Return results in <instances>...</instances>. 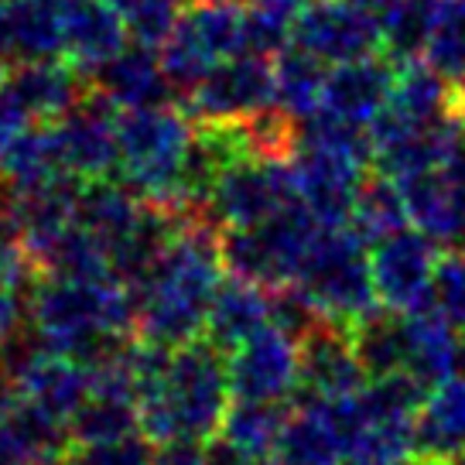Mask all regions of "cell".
Listing matches in <instances>:
<instances>
[{
  "label": "cell",
  "instance_id": "obj_1",
  "mask_svg": "<svg viewBox=\"0 0 465 465\" xmlns=\"http://www.w3.org/2000/svg\"><path fill=\"white\" fill-rule=\"evenodd\" d=\"M219 226L205 205L182 213L178 230L161 250L144 284L134 291L137 302V335L164 349H182L203 339L205 319L226 277Z\"/></svg>",
  "mask_w": 465,
  "mask_h": 465
},
{
  "label": "cell",
  "instance_id": "obj_2",
  "mask_svg": "<svg viewBox=\"0 0 465 465\" xmlns=\"http://www.w3.org/2000/svg\"><path fill=\"white\" fill-rule=\"evenodd\" d=\"M232 404L230 360L209 339L174 349L164 373L137 393L141 435L154 445L172 438L213 441Z\"/></svg>",
  "mask_w": 465,
  "mask_h": 465
},
{
  "label": "cell",
  "instance_id": "obj_3",
  "mask_svg": "<svg viewBox=\"0 0 465 465\" xmlns=\"http://www.w3.org/2000/svg\"><path fill=\"white\" fill-rule=\"evenodd\" d=\"M195 141V120L178 103L137 106L116 116L120 178L144 203L189 209L182 195V168Z\"/></svg>",
  "mask_w": 465,
  "mask_h": 465
},
{
  "label": "cell",
  "instance_id": "obj_4",
  "mask_svg": "<svg viewBox=\"0 0 465 465\" xmlns=\"http://www.w3.org/2000/svg\"><path fill=\"white\" fill-rule=\"evenodd\" d=\"M298 284L315 298L329 319L360 325L380 312V294L370 271V243L352 226H325L308 253Z\"/></svg>",
  "mask_w": 465,
  "mask_h": 465
},
{
  "label": "cell",
  "instance_id": "obj_5",
  "mask_svg": "<svg viewBox=\"0 0 465 465\" xmlns=\"http://www.w3.org/2000/svg\"><path fill=\"white\" fill-rule=\"evenodd\" d=\"M271 103H277L274 58L236 55L213 65L203 83L178 100V106L195 124H240Z\"/></svg>",
  "mask_w": 465,
  "mask_h": 465
},
{
  "label": "cell",
  "instance_id": "obj_6",
  "mask_svg": "<svg viewBox=\"0 0 465 465\" xmlns=\"http://www.w3.org/2000/svg\"><path fill=\"white\" fill-rule=\"evenodd\" d=\"M298 199L288 161L240 158L216 178L205 209L219 226H261Z\"/></svg>",
  "mask_w": 465,
  "mask_h": 465
},
{
  "label": "cell",
  "instance_id": "obj_7",
  "mask_svg": "<svg viewBox=\"0 0 465 465\" xmlns=\"http://www.w3.org/2000/svg\"><path fill=\"white\" fill-rule=\"evenodd\" d=\"M291 42L322 58L325 65L387 52L380 15L366 11L352 0H312L305 11L294 17Z\"/></svg>",
  "mask_w": 465,
  "mask_h": 465
},
{
  "label": "cell",
  "instance_id": "obj_8",
  "mask_svg": "<svg viewBox=\"0 0 465 465\" xmlns=\"http://www.w3.org/2000/svg\"><path fill=\"white\" fill-rule=\"evenodd\" d=\"M441 243H435L418 226L393 232L370 247V271L377 284L380 305L391 312H411L431 302V281H435Z\"/></svg>",
  "mask_w": 465,
  "mask_h": 465
},
{
  "label": "cell",
  "instance_id": "obj_9",
  "mask_svg": "<svg viewBox=\"0 0 465 465\" xmlns=\"http://www.w3.org/2000/svg\"><path fill=\"white\" fill-rule=\"evenodd\" d=\"M230 387L236 401H291L302 391V352L274 322L230 352Z\"/></svg>",
  "mask_w": 465,
  "mask_h": 465
},
{
  "label": "cell",
  "instance_id": "obj_10",
  "mask_svg": "<svg viewBox=\"0 0 465 465\" xmlns=\"http://www.w3.org/2000/svg\"><path fill=\"white\" fill-rule=\"evenodd\" d=\"M288 164L298 199L315 213L322 226H346L370 164L315 144H298Z\"/></svg>",
  "mask_w": 465,
  "mask_h": 465
},
{
  "label": "cell",
  "instance_id": "obj_11",
  "mask_svg": "<svg viewBox=\"0 0 465 465\" xmlns=\"http://www.w3.org/2000/svg\"><path fill=\"white\" fill-rule=\"evenodd\" d=\"M298 352H302V397L342 401L370 383V373L356 352L352 329L342 322L325 319L298 342Z\"/></svg>",
  "mask_w": 465,
  "mask_h": 465
},
{
  "label": "cell",
  "instance_id": "obj_12",
  "mask_svg": "<svg viewBox=\"0 0 465 465\" xmlns=\"http://www.w3.org/2000/svg\"><path fill=\"white\" fill-rule=\"evenodd\" d=\"M397 65L401 62L387 52L332 65L325 75L322 110L346 124H356V127H370V120L391 103Z\"/></svg>",
  "mask_w": 465,
  "mask_h": 465
},
{
  "label": "cell",
  "instance_id": "obj_13",
  "mask_svg": "<svg viewBox=\"0 0 465 465\" xmlns=\"http://www.w3.org/2000/svg\"><path fill=\"white\" fill-rule=\"evenodd\" d=\"M349 455L346 428L335 401L302 397L291 411L284 435L277 441L271 462L274 465H342Z\"/></svg>",
  "mask_w": 465,
  "mask_h": 465
},
{
  "label": "cell",
  "instance_id": "obj_14",
  "mask_svg": "<svg viewBox=\"0 0 465 465\" xmlns=\"http://www.w3.org/2000/svg\"><path fill=\"white\" fill-rule=\"evenodd\" d=\"M96 93L116 110H137V106H158L174 103V86L164 65H161L158 48L131 42L120 48L110 62L96 69Z\"/></svg>",
  "mask_w": 465,
  "mask_h": 465
},
{
  "label": "cell",
  "instance_id": "obj_15",
  "mask_svg": "<svg viewBox=\"0 0 465 465\" xmlns=\"http://www.w3.org/2000/svg\"><path fill=\"white\" fill-rule=\"evenodd\" d=\"M116 106L96 93L89 106L75 110L69 124L58 134L62 161L83 178H106L120 168V144H116Z\"/></svg>",
  "mask_w": 465,
  "mask_h": 465
},
{
  "label": "cell",
  "instance_id": "obj_16",
  "mask_svg": "<svg viewBox=\"0 0 465 465\" xmlns=\"http://www.w3.org/2000/svg\"><path fill=\"white\" fill-rule=\"evenodd\" d=\"M401 319H404V373L421 380L428 391L438 387L441 380L455 377L462 332L451 329L431 308V302L421 308H411V312H401Z\"/></svg>",
  "mask_w": 465,
  "mask_h": 465
},
{
  "label": "cell",
  "instance_id": "obj_17",
  "mask_svg": "<svg viewBox=\"0 0 465 465\" xmlns=\"http://www.w3.org/2000/svg\"><path fill=\"white\" fill-rule=\"evenodd\" d=\"M263 325H271V288L236 274L223 277L205 319L203 339L230 356L232 349L247 342L253 332H261Z\"/></svg>",
  "mask_w": 465,
  "mask_h": 465
},
{
  "label": "cell",
  "instance_id": "obj_18",
  "mask_svg": "<svg viewBox=\"0 0 465 465\" xmlns=\"http://www.w3.org/2000/svg\"><path fill=\"white\" fill-rule=\"evenodd\" d=\"M465 449V373L428 391L414 421V455L455 462Z\"/></svg>",
  "mask_w": 465,
  "mask_h": 465
},
{
  "label": "cell",
  "instance_id": "obj_19",
  "mask_svg": "<svg viewBox=\"0 0 465 465\" xmlns=\"http://www.w3.org/2000/svg\"><path fill=\"white\" fill-rule=\"evenodd\" d=\"M127 25L114 0H69V11L62 21V42L69 45L79 65L100 69L103 62L127 48Z\"/></svg>",
  "mask_w": 465,
  "mask_h": 465
},
{
  "label": "cell",
  "instance_id": "obj_20",
  "mask_svg": "<svg viewBox=\"0 0 465 465\" xmlns=\"http://www.w3.org/2000/svg\"><path fill=\"white\" fill-rule=\"evenodd\" d=\"M451 103H455V86L441 73H435L421 55L404 58L397 65V83H393L387 106L404 116L407 124L424 131L445 114H451Z\"/></svg>",
  "mask_w": 465,
  "mask_h": 465
},
{
  "label": "cell",
  "instance_id": "obj_21",
  "mask_svg": "<svg viewBox=\"0 0 465 465\" xmlns=\"http://www.w3.org/2000/svg\"><path fill=\"white\" fill-rule=\"evenodd\" d=\"M291 411H294L291 401H236L232 397L219 438H226L232 449L247 451V455L271 459L284 435Z\"/></svg>",
  "mask_w": 465,
  "mask_h": 465
},
{
  "label": "cell",
  "instance_id": "obj_22",
  "mask_svg": "<svg viewBox=\"0 0 465 465\" xmlns=\"http://www.w3.org/2000/svg\"><path fill=\"white\" fill-rule=\"evenodd\" d=\"M329 65L312 52L291 42L281 55H274V83H277V106L294 120H308L322 110Z\"/></svg>",
  "mask_w": 465,
  "mask_h": 465
},
{
  "label": "cell",
  "instance_id": "obj_23",
  "mask_svg": "<svg viewBox=\"0 0 465 465\" xmlns=\"http://www.w3.org/2000/svg\"><path fill=\"white\" fill-rule=\"evenodd\" d=\"M349 226L360 232L370 247L411 226L404 192H401V185L393 182L391 174H366L360 192H356Z\"/></svg>",
  "mask_w": 465,
  "mask_h": 465
},
{
  "label": "cell",
  "instance_id": "obj_24",
  "mask_svg": "<svg viewBox=\"0 0 465 465\" xmlns=\"http://www.w3.org/2000/svg\"><path fill=\"white\" fill-rule=\"evenodd\" d=\"M131 435H141L137 397L93 391L86 404L75 411V438L83 445H100V441H116V438Z\"/></svg>",
  "mask_w": 465,
  "mask_h": 465
},
{
  "label": "cell",
  "instance_id": "obj_25",
  "mask_svg": "<svg viewBox=\"0 0 465 465\" xmlns=\"http://www.w3.org/2000/svg\"><path fill=\"white\" fill-rule=\"evenodd\" d=\"M352 339H356V352H360L370 380L404 373V319H401V312L380 308L360 325H352Z\"/></svg>",
  "mask_w": 465,
  "mask_h": 465
},
{
  "label": "cell",
  "instance_id": "obj_26",
  "mask_svg": "<svg viewBox=\"0 0 465 465\" xmlns=\"http://www.w3.org/2000/svg\"><path fill=\"white\" fill-rule=\"evenodd\" d=\"M421 58L451 86H465V0H438Z\"/></svg>",
  "mask_w": 465,
  "mask_h": 465
},
{
  "label": "cell",
  "instance_id": "obj_27",
  "mask_svg": "<svg viewBox=\"0 0 465 465\" xmlns=\"http://www.w3.org/2000/svg\"><path fill=\"white\" fill-rule=\"evenodd\" d=\"M435 7L438 0H393L380 15L387 55H393L397 62L421 55L431 25H435Z\"/></svg>",
  "mask_w": 465,
  "mask_h": 465
},
{
  "label": "cell",
  "instance_id": "obj_28",
  "mask_svg": "<svg viewBox=\"0 0 465 465\" xmlns=\"http://www.w3.org/2000/svg\"><path fill=\"white\" fill-rule=\"evenodd\" d=\"M185 4L189 0H116L131 42L147 48H161L172 38V31L185 15Z\"/></svg>",
  "mask_w": 465,
  "mask_h": 465
},
{
  "label": "cell",
  "instance_id": "obj_29",
  "mask_svg": "<svg viewBox=\"0 0 465 465\" xmlns=\"http://www.w3.org/2000/svg\"><path fill=\"white\" fill-rule=\"evenodd\" d=\"M431 308L451 329L465 332V253H441L431 281Z\"/></svg>",
  "mask_w": 465,
  "mask_h": 465
},
{
  "label": "cell",
  "instance_id": "obj_30",
  "mask_svg": "<svg viewBox=\"0 0 465 465\" xmlns=\"http://www.w3.org/2000/svg\"><path fill=\"white\" fill-rule=\"evenodd\" d=\"M75 465H154V441L144 435L86 445Z\"/></svg>",
  "mask_w": 465,
  "mask_h": 465
},
{
  "label": "cell",
  "instance_id": "obj_31",
  "mask_svg": "<svg viewBox=\"0 0 465 465\" xmlns=\"http://www.w3.org/2000/svg\"><path fill=\"white\" fill-rule=\"evenodd\" d=\"M205 465H274L271 459H257V455H247V451L232 449L226 438H213L209 449H205Z\"/></svg>",
  "mask_w": 465,
  "mask_h": 465
},
{
  "label": "cell",
  "instance_id": "obj_32",
  "mask_svg": "<svg viewBox=\"0 0 465 465\" xmlns=\"http://www.w3.org/2000/svg\"><path fill=\"white\" fill-rule=\"evenodd\" d=\"M247 4H257V7H263V11H271V15L284 17V21L294 25V17L302 15L312 0H247Z\"/></svg>",
  "mask_w": 465,
  "mask_h": 465
},
{
  "label": "cell",
  "instance_id": "obj_33",
  "mask_svg": "<svg viewBox=\"0 0 465 465\" xmlns=\"http://www.w3.org/2000/svg\"><path fill=\"white\" fill-rule=\"evenodd\" d=\"M352 4H360V7H366V11H373V15H383V11L391 7L393 0H352Z\"/></svg>",
  "mask_w": 465,
  "mask_h": 465
},
{
  "label": "cell",
  "instance_id": "obj_34",
  "mask_svg": "<svg viewBox=\"0 0 465 465\" xmlns=\"http://www.w3.org/2000/svg\"><path fill=\"white\" fill-rule=\"evenodd\" d=\"M407 465H455V462H445V459H424V455H414Z\"/></svg>",
  "mask_w": 465,
  "mask_h": 465
},
{
  "label": "cell",
  "instance_id": "obj_35",
  "mask_svg": "<svg viewBox=\"0 0 465 465\" xmlns=\"http://www.w3.org/2000/svg\"><path fill=\"white\" fill-rule=\"evenodd\" d=\"M455 465H465V449H462V455H459V459H455Z\"/></svg>",
  "mask_w": 465,
  "mask_h": 465
},
{
  "label": "cell",
  "instance_id": "obj_36",
  "mask_svg": "<svg viewBox=\"0 0 465 465\" xmlns=\"http://www.w3.org/2000/svg\"><path fill=\"white\" fill-rule=\"evenodd\" d=\"M189 4H195V0H189ZM240 4H247V0H240Z\"/></svg>",
  "mask_w": 465,
  "mask_h": 465
},
{
  "label": "cell",
  "instance_id": "obj_37",
  "mask_svg": "<svg viewBox=\"0 0 465 465\" xmlns=\"http://www.w3.org/2000/svg\"><path fill=\"white\" fill-rule=\"evenodd\" d=\"M462 247H465V243H462Z\"/></svg>",
  "mask_w": 465,
  "mask_h": 465
},
{
  "label": "cell",
  "instance_id": "obj_38",
  "mask_svg": "<svg viewBox=\"0 0 465 465\" xmlns=\"http://www.w3.org/2000/svg\"><path fill=\"white\" fill-rule=\"evenodd\" d=\"M114 4H116V0H114Z\"/></svg>",
  "mask_w": 465,
  "mask_h": 465
}]
</instances>
